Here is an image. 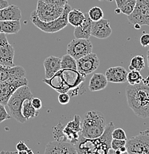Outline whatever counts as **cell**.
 I'll return each mask as SVG.
<instances>
[{"label":"cell","instance_id":"f546056e","mask_svg":"<svg viewBox=\"0 0 149 154\" xmlns=\"http://www.w3.org/2000/svg\"><path fill=\"white\" fill-rule=\"evenodd\" d=\"M16 149L17 150V153L20 154H29L33 153V150H30L29 147L26 145L24 141H20L16 145Z\"/></svg>","mask_w":149,"mask_h":154},{"label":"cell","instance_id":"f6af8a7d","mask_svg":"<svg viewBox=\"0 0 149 154\" xmlns=\"http://www.w3.org/2000/svg\"><path fill=\"white\" fill-rule=\"evenodd\" d=\"M0 33H1V32H0Z\"/></svg>","mask_w":149,"mask_h":154},{"label":"cell","instance_id":"ac0fdd59","mask_svg":"<svg viewBox=\"0 0 149 154\" xmlns=\"http://www.w3.org/2000/svg\"><path fill=\"white\" fill-rule=\"evenodd\" d=\"M91 26L92 20L90 19L88 14H85V19L82 23L78 27H75L73 35L75 38H87L91 36Z\"/></svg>","mask_w":149,"mask_h":154},{"label":"cell","instance_id":"d6986e66","mask_svg":"<svg viewBox=\"0 0 149 154\" xmlns=\"http://www.w3.org/2000/svg\"><path fill=\"white\" fill-rule=\"evenodd\" d=\"M22 12L20 8L14 5H9L8 7L0 10V21L20 20Z\"/></svg>","mask_w":149,"mask_h":154},{"label":"cell","instance_id":"2e32d148","mask_svg":"<svg viewBox=\"0 0 149 154\" xmlns=\"http://www.w3.org/2000/svg\"><path fill=\"white\" fill-rule=\"evenodd\" d=\"M25 74L26 72L24 67L20 65L8 67L0 65V82L13 77H25Z\"/></svg>","mask_w":149,"mask_h":154},{"label":"cell","instance_id":"44dd1931","mask_svg":"<svg viewBox=\"0 0 149 154\" xmlns=\"http://www.w3.org/2000/svg\"><path fill=\"white\" fill-rule=\"evenodd\" d=\"M21 30L20 20L0 21V32L5 34H16Z\"/></svg>","mask_w":149,"mask_h":154},{"label":"cell","instance_id":"4316f807","mask_svg":"<svg viewBox=\"0 0 149 154\" xmlns=\"http://www.w3.org/2000/svg\"><path fill=\"white\" fill-rule=\"evenodd\" d=\"M88 14L92 22H97V21L100 20L104 17L103 11L98 6H94V7L91 8L89 10Z\"/></svg>","mask_w":149,"mask_h":154},{"label":"cell","instance_id":"74e56055","mask_svg":"<svg viewBox=\"0 0 149 154\" xmlns=\"http://www.w3.org/2000/svg\"><path fill=\"white\" fill-rule=\"evenodd\" d=\"M114 1L115 2H116L117 8H120L123 4H125V3H126V2L129 1V0H114Z\"/></svg>","mask_w":149,"mask_h":154},{"label":"cell","instance_id":"8d00e7d4","mask_svg":"<svg viewBox=\"0 0 149 154\" xmlns=\"http://www.w3.org/2000/svg\"><path fill=\"white\" fill-rule=\"evenodd\" d=\"M9 5V3L7 0H0V10L8 7Z\"/></svg>","mask_w":149,"mask_h":154},{"label":"cell","instance_id":"5b68a950","mask_svg":"<svg viewBox=\"0 0 149 154\" xmlns=\"http://www.w3.org/2000/svg\"><path fill=\"white\" fill-rule=\"evenodd\" d=\"M32 98L33 94L28 85H23L19 88L12 94L6 105L8 108L9 114L11 116L19 122L25 123L27 120L22 114V106L25 99Z\"/></svg>","mask_w":149,"mask_h":154},{"label":"cell","instance_id":"b9f144b4","mask_svg":"<svg viewBox=\"0 0 149 154\" xmlns=\"http://www.w3.org/2000/svg\"><path fill=\"white\" fill-rule=\"evenodd\" d=\"M134 26L136 29H140L141 28V25H138V24H135V25H134Z\"/></svg>","mask_w":149,"mask_h":154},{"label":"cell","instance_id":"277c9868","mask_svg":"<svg viewBox=\"0 0 149 154\" xmlns=\"http://www.w3.org/2000/svg\"><path fill=\"white\" fill-rule=\"evenodd\" d=\"M70 10H71V6L68 2L64 6V11L62 15L59 18L50 21V22H43V21L40 20L36 15V11L34 10L32 11L31 14H30V20L36 28H38L45 33H57L65 28L68 25V14Z\"/></svg>","mask_w":149,"mask_h":154},{"label":"cell","instance_id":"7402d4cb","mask_svg":"<svg viewBox=\"0 0 149 154\" xmlns=\"http://www.w3.org/2000/svg\"><path fill=\"white\" fill-rule=\"evenodd\" d=\"M22 114L26 120L33 119L39 115V110L35 109L31 104V99H27L24 101L22 106Z\"/></svg>","mask_w":149,"mask_h":154},{"label":"cell","instance_id":"d6a6232c","mask_svg":"<svg viewBox=\"0 0 149 154\" xmlns=\"http://www.w3.org/2000/svg\"><path fill=\"white\" fill-rule=\"evenodd\" d=\"M70 99V96L67 93H60V95L58 96L59 102L62 105H67L69 103Z\"/></svg>","mask_w":149,"mask_h":154},{"label":"cell","instance_id":"60d3db41","mask_svg":"<svg viewBox=\"0 0 149 154\" xmlns=\"http://www.w3.org/2000/svg\"><path fill=\"white\" fill-rule=\"evenodd\" d=\"M115 13H116V14H120V13H121V11H120V8H117L115 10Z\"/></svg>","mask_w":149,"mask_h":154},{"label":"cell","instance_id":"484cf974","mask_svg":"<svg viewBox=\"0 0 149 154\" xmlns=\"http://www.w3.org/2000/svg\"><path fill=\"white\" fill-rule=\"evenodd\" d=\"M142 77L141 75L140 72L138 70H130V72H128L127 76V82L131 85H134L139 84L142 82Z\"/></svg>","mask_w":149,"mask_h":154},{"label":"cell","instance_id":"e575fe53","mask_svg":"<svg viewBox=\"0 0 149 154\" xmlns=\"http://www.w3.org/2000/svg\"><path fill=\"white\" fill-rule=\"evenodd\" d=\"M139 42L141 45L144 48L149 46V33H144L139 38Z\"/></svg>","mask_w":149,"mask_h":154},{"label":"cell","instance_id":"30bf717a","mask_svg":"<svg viewBox=\"0 0 149 154\" xmlns=\"http://www.w3.org/2000/svg\"><path fill=\"white\" fill-rule=\"evenodd\" d=\"M36 14L40 20L43 22H50L59 18L64 11V7L48 4L42 0H38Z\"/></svg>","mask_w":149,"mask_h":154},{"label":"cell","instance_id":"ba28073f","mask_svg":"<svg viewBox=\"0 0 149 154\" xmlns=\"http://www.w3.org/2000/svg\"><path fill=\"white\" fill-rule=\"evenodd\" d=\"M128 20L131 25L149 26V0H137L135 8L128 16Z\"/></svg>","mask_w":149,"mask_h":154},{"label":"cell","instance_id":"ffe728a7","mask_svg":"<svg viewBox=\"0 0 149 154\" xmlns=\"http://www.w3.org/2000/svg\"><path fill=\"white\" fill-rule=\"evenodd\" d=\"M108 80L105 74L101 73H94L90 79L88 88L91 91H99L105 89L108 85Z\"/></svg>","mask_w":149,"mask_h":154},{"label":"cell","instance_id":"603a6c76","mask_svg":"<svg viewBox=\"0 0 149 154\" xmlns=\"http://www.w3.org/2000/svg\"><path fill=\"white\" fill-rule=\"evenodd\" d=\"M85 19V14L79 9L70 10L68 14V22L70 25L78 27L81 25Z\"/></svg>","mask_w":149,"mask_h":154},{"label":"cell","instance_id":"836d02e7","mask_svg":"<svg viewBox=\"0 0 149 154\" xmlns=\"http://www.w3.org/2000/svg\"><path fill=\"white\" fill-rule=\"evenodd\" d=\"M42 1L48 4L54 5L59 7H64L68 3V0H42Z\"/></svg>","mask_w":149,"mask_h":154},{"label":"cell","instance_id":"8fae6325","mask_svg":"<svg viewBox=\"0 0 149 154\" xmlns=\"http://www.w3.org/2000/svg\"><path fill=\"white\" fill-rule=\"evenodd\" d=\"M15 50L8 42L6 34L0 33V65L5 66L14 67Z\"/></svg>","mask_w":149,"mask_h":154},{"label":"cell","instance_id":"5bb4252c","mask_svg":"<svg viewBox=\"0 0 149 154\" xmlns=\"http://www.w3.org/2000/svg\"><path fill=\"white\" fill-rule=\"evenodd\" d=\"M112 33L110 22L108 19L102 18L97 22H92L91 26V36L99 39L108 38Z\"/></svg>","mask_w":149,"mask_h":154},{"label":"cell","instance_id":"7a4b0ae2","mask_svg":"<svg viewBox=\"0 0 149 154\" xmlns=\"http://www.w3.org/2000/svg\"><path fill=\"white\" fill-rule=\"evenodd\" d=\"M126 95L128 105L137 116L149 118V85L142 82L129 85L126 89Z\"/></svg>","mask_w":149,"mask_h":154},{"label":"cell","instance_id":"4dcf8cb0","mask_svg":"<svg viewBox=\"0 0 149 154\" xmlns=\"http://www.w3.org/2000/svg\"><path fill=\"white\" fill-rule=\"evenodd\" d=\"M112 139L127 140V136L124 130L122 128H114L112 131Z\"/></svg>","mask_w":149,"mask_h":154},{"label":"cell","instance_id":"83f0119b","mask_svg":"<svg viewBox=\"0 0 149 154\" xmlns=\"http://www.w3.org/2000/svg\"><path fill=\"white\" fill-rule=\"evenodd\" d=\"M126 141L127 140H121V139H112L111 143H110V149L108 150V153L120 154V150L123 147L126 146Z\"/></svg>","mask_w":149,"mask_h":154},{"label":"cell","instance_id":"d590c367","mask_svg":"<svg viewBox=\"0 0 149 154\" xmlns=\"http://www.w3.org/2000/svg\"><path fill=\"white\" fill-rule=\"evenodd\" d=\"M31 104L33 107L36 110H39L42 107V100L39 98H32L31 99Z\"/></svg>","mask_w":149,"mask_h":154},{"label":"cell","instance_id":"d4e9b609","mask_svg":"<svg viewBox=\"0 0 149 154\" xmlns=\"http://www.w3.org/2000/svg\"><path fill=\"white\" fill-rule=\"evenodd\" d=\"M61 69H70L76 70V60L67 54L61 58Z\"/></svg>","mask_w":149,"mask_h":154},{"label":"cell","instance_id":"3957f363","mask_svg":"<svg viewBox=\"0 0 149 154\" xmlns=\"http://www.w3.org/2000/svg\"><path fill=\"white\" fill-rule=\"evenodd\" d=\"M106 125L103 114L99 111H88L81 122V136L86 139H96L103 134Z\"/></svg>","mask_w":149,"mask_h":154},{"label":"cell","instance_id":"7c38bea8","mask_svg":"<svg viewBox=\"0 0 149 154\" xmlns=\"http://www.w3.org/2000/svg\"><path fill=\"white\" fill-rule=\"evenodd\" d=\"M99 59L97 55L94 53L80 58L76 60V70L83 74H91L98 68Z\"/></svg>","mask_w":149,"mask_h":154},{"label":"cell","instance_id":"e0dca14e","mask_svg":"<svg viewBox=\"0 0 149 154\" xmlns=\"http://www.w3.org/2000/svg\"><path fill=\"white\" fill-rule=\"evenodd\" d=\"M43 65L45 67V79H51L54 76L56 73L61 70V59L51 56L45 59Z\"/></svg>","mask_w":149,"mask_h":154},{"label":"cell","instance_id":"ab89813d","mask_svg":"<svg viewBox=\"0 0 149 154\" xmlns=\"http://www.w3.org/2000/svg\"><path fill=\"white\" fill-rule=\"evenodd\" d=\"M147 59H148V67L149 69V48L148 49V52H147Z\"/></svg>","mask_w":149,"mask_h":154},{"label":"cell","instance_id":"9a60e30c","mask_svg":"<svg viewBox=\"0 0 149 154\" xmlns=\"http://www.w3.org/2000/svg\"><path fill=\"white\" fill-rule=\"evenodd\" d=\"M105 75L108 82L125 83L127 82L128 71L122 66L109 67Z\"/></svg>","mask_w":149,"mask_h":154},{"label":"cell","instance_id":"1f68e13d","mask_svg":"<svg viewBox=\"0 0 149 154\" xmlns=\"http://www.w3.org/2000/svg\"><path fill=\"white\" fill-rule=\"evenodd\" d=\"M11 118H12V117L11 116V115L9 114L8 113L5 105L0 103V123L5 121V120L10 119Z\"/></svg>","mask_w":149,"mask_h":154},{"label":"cell","instance_id":"f1b7e54d","mask_svg":"<svg viewBox=\"0 0 149 154\" xmlns=\"http://www.w3.org/2000/svg\"><path fill=\"white\" fill-rule=\"evenodd\" d=\"M136 3H137V0H129L128 2H126L120 8L121 13H123L125 15H131L135 8Z\"/></svg>","mask_w":149,"mask_h":154},{"label":"cell","instance_id":"cb8c5ba5","mask_svg":"<svg viewBox=\"0 0 149 154\" xmlns=\"http://www.w3.org/2000/svg\"><path fill=\"white\" fill-rule=\"evenodd\" d=\"M145 59H144L143 56H136V57H133L131 59L129 65V70H138L140 71L142 69L145 67Z\"/></svg>","mask_w":149,"mask_h":154},{"label":"cell","instance_id":"9c48e42d","mask_svg":"<svg viewBox=\"0 0 149 154\" xmlns=\"http://www.w3.org/2000/svg\"><path fill=\"white\" fill-rule=\"evenodd\" d=\"M92 44L89 39L75 38L68 45L67 54L77 60L80 58L91 54L92 52Z\"/></svg>","mask_w":149,"mask_h":154},{"label":"cell","instance_id":"4fadbf2b","mask_svg":"<svg viewBox=\"0 0 149 154\" xmlns=\"http://www.w3.org/2000/svg\"><path fill=\"white\" fill-rule=\"evenodd\" d=\"M45 153L46 154H69L77 153L74 144L64 140L50 142L46 145Z\"/></svg>","mask_w":149,"mask_h":154},{"label":"cell","instance_id":"ee69618b","mask_svg":"<svg viewBox=\"0 0 149 154\" xmlns=\"http://www.w3.org/2000/svg\"><path fill=\"white\" fill-rule=\"evenodd\" d=\"M99 1H103V0H99Z\"/></svg>","mask_w":149,"mask_h":154},{"label":"cell","instance_id":"f35d334b","mask_svg":"<svg viewBox=\"0 0 149 154\" xmlns=\"http://www.w3.org/2000/svg\"><path fill=\"white\" fill-rule=\"evenodd\" d=\"M142 82L143 83V84L146 85H149V75L146 79H142Z\"/></svg>","mask_w":149,"mask_h":154},{"label":"cell","instance_id":"52a82bcc","mask_svg":"<svg viewBox=\"0 0 149 154\" xmlns=\"http://www.w3.org/2000/svg\"><path fill=\"white\" fill-rule=\"evenodd\" d=\"M26 77H13L0 82V103L5 106L12 94L20 87L28 85Z\"/></svg>","mask_w":149,"mask_h":154},{"label":"cell","instance_id":"7bdbcfd3","mask_svg":"<svg viewBox=\"0 0 149 154\" xmlns=\"http://www.w3.org/2000/svg\"><path fill=\"white\" fill-rule=\"evenodd\" d=\"M105 1H107V2H113V1H114V0H105Z\"/></svg>","mask_w":149,"mask_h":154},{"label":"cell","instance_id":"6da1fadb","mask_svg":"<svg viewBox=\"0 0 149 154\" xmlns=\"http://www.w3.org/2000/svg\"><path fill=\"white\" fill-rule=\"evenodd\" d=\"M114 129V125L112 122L105 126L103 134L96 139H86L80 136L78 142L75 144L77 153H108L110 149L112 140V131Z\"/></svg>","mask_w":149,"mask_h":154},{"label":"cell","instance_id":"8992f818","mask_svg":"<svg viewBox=\"0 0 149 154\" xmlns=\"http://www.w3.org/2000/svg\"><path fill=\"white\" fill-rule=\"evenodd\" d=\"M127 153L149 154V129L141 131L137 136L126 141Z\"/></svg>","mask_w":149,"mask_h":154}]
</instances>
